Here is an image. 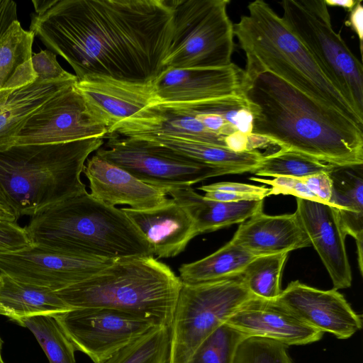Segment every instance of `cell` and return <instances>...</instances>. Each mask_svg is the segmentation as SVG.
I'll list each match as a JSON object with an SVG mask.
<instances>
[{"label":"cell","instance_id":"obj_32","mask_svg":"<svg viewBox=\"0 0 363 363\" xmlns=\"http://www.w3.org/2000/svg\"><path fill=\"white\" fill-rule=\"evenodd\" d=\"M170 327L157 325L125 345L104 363H167Z\"/></svg>","mask_w":363,"mask_h":363},{"label":"cell","instance_id":"obj_40","mask_svg":"<svg viewBox=\"0 0 363 363\" xmlns=\"http://www.w3.org/2000/svg\"><path fill=\"white\" fill-rule=\"evenodd\" d=\"M300 179L322 203L330 205L333 185L329 173L319 172Z\"/></svg>","mask_w":363,"mask_h":363},{"label":"cell","instance_id":"obj_20","mask_svg":"<svg viewBox=\"0 0 363 363\" xmlns=\"http://www.w3.org/2000/svg\"><path fill=\"white\" fill-rule=\"evenodd\" d=\"M83 173L89 181L91 196L111 206L125 204L133 210L147 211L171 199L164 191L140 181L96 154L87 159Z\"/></svg>","mask_w":363,"mask_h":363},{"label":"cell","instance_id":"obj_9","mask_svg":"<svg viewBox=\"0 0 363 363\" xmlns=\"http://www.w3.org/2000/svg\"><path fill=\"white\" fill-rule=\"evenodd\" d=\"M252 297L241 275L197 284L182 283L170 326L167 363H187L203 340Z\"/></svg>","mask_w":363,"mask_h":363},{"label":"cell","instance_id":"obj_22","mask_svg":"<svg viewBox=\"0 0 363 363\" xmlns=\"http://www.w3.org/2000/svg\"><path fill=\"white\" fill-rule=\"evenodd\" d=\"M230 241L256 257L311 246L295 212L279 216L259 212L240 224Z\"/></svg>","mask_w":363,"mask_h":363},{"label":"cell","instance_id":"obj_28","mask_svg":"<svg viewBox=\"0 0 363 363\" xmlns=\"http://www.w3.org/2000/svg\"><path fill=\"white\" fill-rule=\"evenodd\" d=\"M141 140L197 162L229 170L233 174L252 173L263 157V154L257 150L236 152L225 147L182 138L159 137Z\"/></svg>","mask_w":363,"mask_h":363},{"label":"cell","instance_id":"obj_18","mask_svg":"<svg viewBox=\"0 0 363 363\" xmlns=\"http://www.w3.org/2000/svg\"><path fill=\"white\" fill-rule=\"evenodd\" d=\"M193 110L152 103L108 131V135L147 139L182 138L228 148L227 139L207 130Z\"/></svg>","mask_w":363,"mask_h":363},{"label":"cell","instance_id":"obj_14","mask_svg":"<svg viewBox=\"0 0 363 363\" xmlns=\"http://www.w3.org/2000/svg\"><path fill=\"white\" fill-rule=\"evenodd\" d=\"M245 69L233 62L223 67L167 68L152 82L155 102L189 108L228 96L244 95Z\"/></svg>","mask_w":363,"mask_h":363},{"label":"cell","instance_id":"obj_4","mask_svg":"<svg viewBox=\"0 0 363 363\" xmlns=\"http://www.w3.org/2000/svg\"><path fill=\"white\" fill-rule=\"evenodd\" d=\"M247 11L233 23L234 35L246 57V76L271 72L318 103L363 126V120L326 78L282 18L262 0L250 2Z\"/></svg>","mask_w":363,"mask_h":363},{"label":"cell","instance_id":"obj_33","mask_svg":"<svg viewBox=\"0 0 363 363\" xmlns=\"http://www.w3.org/2000/svg\"><path fill=\"white\" fill-rule=\"evenodd\" d=\"M335 167L301 153L279 149L275 152L263 155L252 174L259 177L303 178L319 172L330 173Z\"/></svg>","mask_w":363,"mask_h":363},{"label":"cell","instance_id":"obj_37","mask_svg":"<svg viewBox=\"0 0 363 363\" xmlns=\"http://www.w3.org/2000/svg\"><path fill=\"white\" fill-rule=\"evenodd\" d=\"M250 180L269 185L271 195H291L296 198L322 203L303 184L300 178L279 176L274 179H261L252 177Z\"/></svg>","mask_w":363,"mask_h":363},{"label":"cell","instance_id":"obj_17","mask_svg":"<svg viewBox=\"0 0 363 363\" xmlns=\"http://www.w3.org/2000/svg\"><path fill=\"white\" fill-rule=\"evenodd\" d=\"M225 323L249 337L267 338L286 346L313 343L323 335L277 299L255 296L245 302Z\"/></svg>","mask_w":363,"mask_h":363},{"label":"cell","instance_id":"obj_36","mask_svg":"<svg viewBox=\"0 0 363 363\" xmlns=\"http://www.w3.org/2000/svg\"><path fill=\"white\" fill-rule=\"evenodd\" d=\"M209 200L223 202L262 201L270 196V189L239 182H218L198 187Z\"/></svg>","mask_w":363,"mask_h":363},{"label":"cell","instance_id":"obj_16","mask_svg":"<svg viewBox=\"0 0 363 363\" xmlns=\"http://www.w3.org/2000/svg\"><path fill=\"white\" fill-rule=\"evenodd\" d=\"M295 213L330 277L333 289L350 287L352 277L345 247L347 235L336 209L328 204L296 198Z\"/></svg>","mask_w":363,"mask_h":363},{"label":"cell","instance_id":"obj_44","mask_svg":"<svg viewBox=\"0 0 363 363\" xmlns=\"http://www.w3.org/2000/svg\"><path fill=\"white\" fill-rule=\"evenodd\" d=\"M356 0H325L328 6H338L350 11L357 4Z\"/></svg>","mask_w":363,"mask_h":363},{"label":"cell","instance_id":"obj_27","mask_svg":"<svg viewBox=\"0 0 363 363\" xmlns=\"http://www.w3.org/2000/svg\"><path fill=\"white\" fill-rule=\"evenodd\" d=\"M72 309L55 291L0 273V315L16 322L35 315H56Z\"/></svg>","mask_w":363,"mask_h":363},{"label":"cell","instance_id":"obj_7","mask_svg":"<svg viewBox=\"0 0 363 363\" xmlns=\"http://www.w3.org/2000/svg\"><path fill=\"white\" fill-rule=\"evenodd\" d=\"M279 4L285 26L363 120L362 64L333 29L325 0H283Z\"/></svg>","mask_w":363,"mask_h":363},{"label":"cell","instance_id":"obj_25","mask_svg":"<svg viewBox=\"0 0 363 363\" xmlns=\"http://www.w3.org/2000/svg\"><path fill=\"white\" fill-rule=\"evenodd\" d=\"M332 180L330 205L337 213L346 233L354 238L357 245L359 271L363 270V177L362 164L335 167L329 173Z\"/></svg>","mask_w":363,"mask_h":363},{"label":"cell","instance_id":"obj_10","mask_svg":"<svg viewBox=\"0 0 363 363\" xmlns=\"http://www.w3.org/2000/svg\"><path fill=\"white\" fill-rule=\"evenodd\" d=\"M96 155L140 181L164 191L191 186L211 177L233 174L203 164L147 140L110 134Z\"/></svg>","mask_w":363,"mask_h":363},{"label":"cell","instance_id":"obj_12","mask_svg":"<svg viewBox=\"0 0 363 363\" xmlns=\"http://www.w3.org/2000/svg\"><path fill=\"white\" fill-rule=\"evenodd\" d=\"M74 84L32 115L14 145L65 143L107 136L108 128L91 112Z\"/></svg>","mask_w":363,"mask_h":363},{"label":"cell","instance_id":"obj_41","mask_svg":"<svg viewBox=\"0 0 363 363\" xmlns=\"http://www.w3.org/2000/svg\"><path fill=\"white\" fill-rule=\"evenodd\" d=\"M17 18V5L11 0H0V38Z\"/></svg>","mask_w":363,"mask_h":363},{"label":"cell","instance_id":"obj_35","mask_svg":"<svg viewBox=\"0 0 363 363\" xmlns=\"http://www.w3.org/2000/svg\"><path fill=\"white\" fill-rule=\"evenodd\" d=\"M234 363H294L287 346L264 337H249L239 346Z\"/></svg>","mask_w":363,"mask_h":363},{"label":"cell","instance_id":"obj_38","mask_svg":"<svg viewBox=\"0 0 363 363\" xmlns=\"http://www.w3.org/2000/svg\"><path fill=\"white\" fill-rule=\"evenodd\" d=\"M32 65L36 78L45 81H58L77 79L65 70L58 63L56 55L50 50H41L32 55Z\"/></svg>","mask_w":363,"mask_h":363},{"label":"cell","instance_id":"obj_11","mask_svg":"<svg viewBox=\"0 0 363 363\" xmlns=\"http://www.w3.org/2000/svg\"><path fill=\"white\" fill-rule=\"evenodd\" d=\"M54 315L75 350L86 354L94 363H104L160 325L145 316L108 308H77Z\"/></svg>","mask_w":363,"mask_h":363},{"label":"cell","instance_id":"obj_13","mask_svg":"<svg viewBox=\"0 0 363 363\" xmlns=\"http://www.w3.org/2000/svg\"><path fill=\"white\" fill-rule=\"evenodd\" d=\"M115 259L77 256L33 244L1 253L0 273L57 291L91 277Z\"/></svg>","mask_w":363,"mask_h":363},{"label":"cell","instance_id":"obj_1","mask_svg":"<svg viewBox=\"0 0 363 363\" xmlns=\"http://www.w3.org/2000/svg\"><path fill=\"white\" fill-rule=\"evenodd\" d=\"M30 31L62 57L77 80L102 76L151 84L164 70L172 33L169 0H54Z\"/></svg>","mask_w":363,"mask_h":363},{"label":"cell","instance_id":"obj_8","mask_svg":"<svg viewBox=\"0 0 363 363\" xmlns=\"http://www.w3.org/2000/svg\"><path fill=\"white\" fill-rule=\"evenodd\" d=\"M172 9L167 68H212L231 65L235 48L229 0H169Z\"/></svg>","mask_w":363,"mask_h":363},{"label":"cell","instance_id":"obj_15","mask_svg":"<svg viewBox=\"0 0 363 363\" xmlns=\"http://www.w3.org/2000/svg\"><path fill=\"white\" fill-rule=\"evenodd\" d=\"M309 326L347 339L362 328L360 315L335 289L321 290L293 281L277 298Z\"/></svg>","mask_w":363,"mask_h":363},{"label":"cell","instance_id":"obj_34","mask_svg":"<svg viewBox=\"0 0 363 363\" xmlns=\"http://www.w3.org/2000/svg\"><path fill=\"white\" fill-rule=\"evenodd\" d=\"M247 335L224 323L194 350L187 363H234L240 344Z\"/></svg>","mask_w":363,"mask_h":363},{"label":"cell","instance_id":"obj_45","mask_svg":"<svg viewBox=\"0 0 363 363\" xmlns=\"http://www.w3.org/2000/svg\"><path fill=\"white\" fill-rule=\"evenodd\" d=\"M2 340L0 337V360H1V347H2Z\"/></svg>","mask_w":363,"mask_h":363},{"label":"cell","instance_id":"obj_26","mask_svg":"<svg viewBox=\"0 0 363 363\" xmlns=\"http://www.w3.org/2000/svg\"><path fill=\"white\" fill-rule=\"evenodd\" d=\"M34 37L16 20L0 38V101L35 80L32 65Z\"/></svg>","mask_w":363,"mask_h":363},{"label":"cell","instance_id":"obj_5","mask_svg":"<svg viewBox=\"0 0 363 363\" xmlns=\"http://www.w3.org/2000/svg\"><path fill=\"white\" fill-rule=\"evenodd\" d=\"M104 144V138H92L0 150V188L18 218L86 191L84 164Z\"/></svg>","mask_w":363,"mask_h":363},{"label":"cell","instance_id":"obj_24","mask_svg":"<svg viewBox=\"0 0 363 363\" xmlns=\"http://www.w3.org/2000/svg\"><path fill=\"white\" fill-rule=\"evenodd\" d=\"M167 194L184 208L193 218L199 234L240 224L263 211V200L223 202L206 199L191 186L171 189Z\"/></svg>","mask_w":363,"mask_h":363},{"label":"cell","instance_id":"obj_19","mask_svg":"<svg viewBox=\"0 0 363 363\" xmlns=\"http://www.w3.org/2000/svg\"><path fill=\"white\" fill-rule=\"evenodd\" d=\"M74 87L108 131L155 102L152 83L141 84L91 75L77 80Z\"/></svg>","mask_w":363,"mask_h":363},{"label":"cell","instance_id":"obj_43","mask_svg":"<svg viewBox=\"0 0 363 363\" xmlns=\"http://www.w3.org/2000/svg\"><path fill=\"white\" fill-rule=\"evenodd\" d=\"M0 218L17 221L16 212L8 202L0 188Z\"/></svg>","mask_w":363,"mask_h":363},{"label":"cell","instance_id":"obj_29","mask_svg":"<svg viewBox=\"0 0 363 363\" xmlns=\"http://www.w3.org/2000/svg\"><path fill=\"white\" fill-rule=\"evenodd\" d=\"M255 257L230 240L212 254L182 264L179 277L183 284H197L239 277Z\"/></svg>","mask_w":363,"mask_h":363},{"label":"cell","instance_id":"obj_46","mask_svg":"<svg viewBox=\"0 0 363 363\" xmlns=\"http://www.w3.org/2000/svg\"><path fill=\"white\" fill-rule=\"evenodd\" d=\"M0 363H4V362L2 361V359H1V360H0Z\"/></svg>","mask_w":363,"mask_h":363},{"label":"cell","instance_id":"obj_23","mask_svg":"<svg viewBox=\"0 0 363 363\" xmlns=\"http://www.w3.org/2000/svg\"><path fill=\"white\" fill-rule=\"evenodd\" d=\"M77 81V79L45 81L36 78L0 101V150L14 145L16 136L32 115Z\"/></svg>","mask_w":363,"mask_h":363},{"label":"cell","instance_id":"obj_39","mask_svg":"<svg viewBox=\"0 0 363 363\" xmlns=\"http://www.w3.org/2000/svg\"><path fill=\"white\" fill-rule=\"evenodd\" d=\"M33 245L25 227L17 221L0 218V254L20 251Z\"/></svg>","mask_w":363,"mask_h":363},{"label":"cell","instance_id":"obj_3","mask_svg":"<svg viewBox=\"0 0 363 363\" xmlns=\"http://www.w3.org/2000/svg\"><path fill=\"white\" fill-rule=\"evenodd\" d=\"M33 244L82 257H152L150 246L121 208L86 191L51 204L25 226Z\"/></svg>","mask_w":363,"mask_h":363},{"label":"cell","instance_id":"obj_42","mask_svg":"<svg viewBox=\"0 0 363 363\" xmlns=\"http://www.w3.org/2000/svg\"><path fill=\"white\" fill-rule=\"evenodd\" d=\"M349 23L357 34L360 42V50L362 53L363 40V6L362 1H358L355 6L350 11Z\"/></svg>","mask_w":363,"mask_h":363},{"label":"cell","instance_id":"obj_31","mask_svg":"<svg viewBox=\"0 0 363 363\" xmlns=\"http://www.w3.org/2000/svg\"><path fill=\"white\" fill-rule=\"evenodd\" d=\"M289 252L256 257L241 274L242 282L255 297L276 300L281 292V277Z\"/></svg>","mask_w":363,"mask_h":363},{"label":"cell","instance_id":"obj_6","mask_svg":"<svg viewBox=\"0 0 363 363\" xmlns=\"http://www.w3.org/2000/svg\"><path fill=\"white\" fill-rule=\"evenodd\" d=\"M182 284L171 268L153 256L127 257L55 292L72 308H113L170 327Z\"/></svg>","mask_w":363,"mask_h":363},{"label":"cell","instance_id":"obj_30","mask_svg":"<svg viewBox=\"0 0 363 363\" xmlns=\"http://www.w3.org/2000/svg\"><path fill=\"white\" fill-rule=\"evenodd\" d=\"M16 323L31 331L49 363L76 362V350L54 315H35Z\"/></svg>","mask_w":363,"mask_h":363},{"label":"cell","instance_id":"obj_21","mask_svg":"<svg viewBox=\"0 0 363 363\" xmlns=\"http://www.w3.org/2000/svg\"><path fill=\"white\" fill-rule=\"evenodd\" d=\"M121 209L146 238L153 255L159 258L177 256L199 235L190 214L172 198L150 210Z\"/></svg>","mask_w":363,"mask_h":363},{"label":"cell","instance_id":"obj_2","mask_svg":"<svg viewBox=\"0 0 363 363\" xmlns=\"http://www.w3.org/2000/svg\"><path fill=\"white\" fill-rule=\"evenodd\" d=\"M244 96L252 133L269 145L336 167L363 164V126L272 73L246 76Z\"/></svg>","mask_w":363,"mask_h":363}]
</instances>
